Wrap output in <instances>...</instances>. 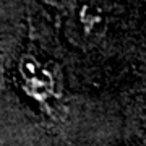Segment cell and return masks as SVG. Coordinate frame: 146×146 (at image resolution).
<instances>
[{"label": "cell", "mask_w": 146, "mask_h": 146, "mask_svg": "<svg viewBox=\"0 0 146 146\" xmlns=\"http://www.w3.org/2000/svg\"><path fill=\"white\" fill-rule=\"evenodd\" d=\"M20 75L23 81V89L41 104L47 102L50 98L55 96L57 86H55L54 73L50 72L49 67H46L34 57L26 55L21 58Z\"/></svg>", "instance_id": "6da1fadb"}]
</instances>
